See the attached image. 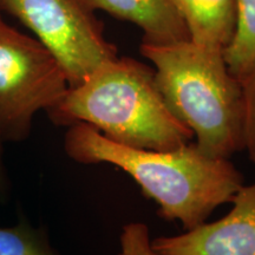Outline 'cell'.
I'll list each match as a JSON object with an SVG mask.
<instances>
[{"label":"cell","instance_id":"6da1fadb","mask_svg":"<svg viewBox=\"0 0 255 255\" xmlns=\"http://www.w3.org/2000/svg\"><path fill=\"white\" fill-rule=\"evenodd\" d=\"M64 149L78 163H108L130 175L157 203L159 216L181 222L186 231L206 222L245 184L244 175L229 159L203 155L195 142L173 150L129 148L89 124L76 123L65 133Z\"/></svg>","mask_w":255,"mask_h":255},{"label":"cell","instance_id":"7a4b0ae2","mask_svg":"<svg viewBox=\"0 0 255 255\" xmlns=\"http://www.w3.org/2000/svg\"><path fill=\"white\" fill-rule=\"evenodd\" d=\"M46 113L56 126L89 124L129 148L173 150L194 139L168 109L154 68L130 57L103 64Z\"/></svg>","mask_w":255,"mask_h":255},{"label":"cell","instance_id":"3957f363","mask_svg":"<svg viewBox=\"0 0 255 255\" xmlns=\"http://www.w3.org/2000/svg\"><path fill=\"white\" fill-rule=\"evenodd\" d=\"M139 51L154 66L168 109L194 133L203 155L229 159L245 150L242 84L229 72L222 50L184 40L141 44Z\"/></svg>","mask_w":255,"mask_h":255},{"label":"cell","instance_id":"277c9868","mask_svg":"<svg viewBox=\"0 0 255 255\" xmlns=\"http://www.w3.org/2000/svg\"><path fill=\"white\" fill-rule=\"evenodd\" d=\"M69 89L62 66L36 38L9 26L0 15V138L30 136L38 111L56 107Z\"/></svg>","mask_w":255,"mask_h":255},{"label":"cell","instance_id":"5b68a950","mask_svg":"<svg viewBox=\"0 0 255 255\" xmlns=\"http://www.w3.org/2000/svg\"><path fill=\"white\" fill-rule=\"evenodd\" d=\"M0 11L33 32L62 66L69 88L119 57L88 0H0Z\"/></svg>","mask_w":255,"mask_h":255},{"label":"cell","instance_id":"8992f818","mask_svg":"<svg viewBox=\"0 0 255 255\" xmlns=\"http://www.w3.org/2000/svg\"><path fill=\"white\" fill-rule=\"evenodd\" d=\"M227 215L203 222L174 237H158L151 246L159 255H255V182L244 184Z\"/></svg>","mask_w":255,"mask_h":255},{"label":"cell","instance_id":"52a82bcc","mask_svg":"<svg viewBox=\"0 0 255 255\" xmlns=\"http://www.w3.org/2000/svg\"><path fill=\"white\" fill-rule=\"evenodd\" d=\"M95 11L129 21L143 32L142 44L168 45L189 40L186 24L173 0H88Z\"/></svg>","mask_w":255,"mask_h":255},{"label":"cell","instance_id":"ba28073f","mask_svg":"<svg viewBox=\"0 0 255 255\" xmlns=\"http://www.w3.org/2000/svg\"><path fill=\"white\" fill-rule=\"evenodd\" d=\"M186 24L189 40L210 49L225 50L234 36L235 0H173Z\"/></svg>","mask_w":255,"mask_h":255},{"label":"cell","instance_id":"9c48e42d","mask_svg":"<svg viewBox=\"0 0 255 255\" xmlns=\"http://www.w3.org/2000/svg\"><path fill=\"white\" fill-rule=\"evenodd\" d=\"M237 1V24L234 36L223 50L229 72L244 79L255 71V0Z\"/></svg>","mask_w":255,"mask_h":255},{"label":"cell","instance_id":"30bf717a","mask_svg":"<svg viewBox=\"0 0 255 255\" xmlns=\"http://www.w3.org/2000/svg\"><path fill=\"white\" fill-rule=\"evenodd\" d=\"M0 255H59L43 231L23 220L14 227H0Z\"/></svg>","mask_w":255,"mask_h":255},{"label":"cell","instance_id":"8fae6325","mask_svg":"<svg viewBox=\"0 0 255 255\" xmlns=\"http://www.w3.org/2000/svg\"><path fill=\"white\" fill-rule=\"evenodd\" d=\"M119 255H159L151 246L149 228L145 223L130 222L122 229Z\"/></svg>","mask_w":255,"mask_h":255},{"label":"cell","instance_id":"7c38bea8","mask_svg":"<svg viewBox=\"0 0 255 255\" xmlns=\"http://www.w3.org/2000/svg\"><path fill=\"white\" fill-rule=\"evenodd\" d=\"M244 95V141L248 157L255 163V71L241 79Z\"/></svg>","mask_w":255,"mask_h":255},{"label":"cell","instance_id":"4fadbf2b","mask_svg":"<svg viewBox=\"0 0 255 255\" xmlns=\"http://www.w3.org/2000/svg\"><path fill=\"white\" fill-rule=\"evenodd\" d=\"M2 139L0 138V200H4L9 191V181L4 164V149Z\"/></svg>","mask_w":255,"mask_h":255}]
</instances>
